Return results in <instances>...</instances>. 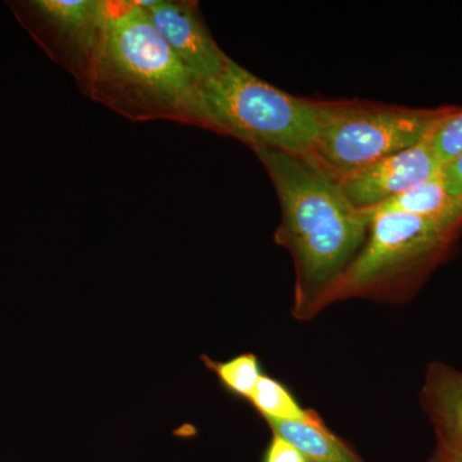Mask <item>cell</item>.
<instances>
[{"label":"cell","instance_id":"obj_15","mask_svg":"<svg viewBox=\"0 0 462 462\" xmlns=\"http://www.w3.org/2000/svg\"><path fill=\"white\" fill-rule=\"evenodd\" d=\"M447 190L462 216V153L443 167Z\"/></svg>","mask_w":462,"mask_h":462},{"label":"cell","instance_id":"obj_7","mask_svg":"<svg viewBox=\"0 0 462 462\" xmlns=\"http://www.w3.org/2000/svg\"><path fill=\"white\" fill-rule=\"evenodd\" d=\"M197 83L220 75L227 57L207 29L194 3L135 0Z\"/></svg>","mask_w":462,"mask_h":462},{"label":"cell","instance_id":"obj_13","mask_svg":"<svg viewBox=\"0 0 462 462\" xmlns=\"http://www.w3.org/2000/svg\"><path fill=\"white\" fill-rule=\"evenodd\" d=\"M202 358L206 366L218 376L225 388L245 400L251 398L258 380L263 375L260 361L254 354L236 356L224 363H217L207 356H203Z\"/></svg>","mask_w":462,"mask_h":462},{"label":"cell","instance_id":"obj_3","mask_svg":"<svg viewBox=\"0 0 462 462\" xmlns=\"http://www.w3.org/2000/svg\"><path fill=\"white\" fill-rule=\"evenodd\" d=\"M206 129L252 149L310 154L320 130L319 100L300 98L261 80L236 60L199 85Z\"/></svg>","mask_w":462,"mask_h":462},{"label":"cell","instance_id":"obj_8","mask_svg":"<svg viewBox=\"0 0 462 462\" xmlns=\"http://www.w3.org/2000/svg\"><path fill=\"white\" fill-rule=\"evenodd\" d=\"M443 167L428 135L413 147L382 158L339 181L352 205L369 209L430 180Z\"/></svg>","mask_w":462,"mask_h":462},{"label":"cell","instance_id":"obj_9","mask_svg":"<svg viewBox=\"0 0 462 462\" xmlns=\"http://www.w3.org/2000/svg\"><path fill=\"white\" fill-rule=\"evenodd\" d=\"M421 403L436 428L438 449L462 460V373L446 365H431Z\"/></svg>","mask_w":462,"mask_h":462},{"label":"cell","instance_id":"obj_11","mask_svg":"<svg viewBox=\"0 0 462 462\" xmlns=\"http://www.w3.org/2000/svg\"><path fill=\"white\" fill-rule=\"evenodd\" d=\"M275 436L296 447L307 462H363L328 428L315 421L266 420Z\"/></svg>","mask_w":462,"mask_h":462},{"label":"cell","instance_id":"obj_12","mask_svg":"<svg viewBox=\"0 0 462 462\" xmlns=\"http://www.w3.org/2000/svg\"><path fill=\"white\" fill-rule=\"evenodd\" d=\"M264 420L315 421L319 416L305 411L282 383L263 375L249 398Z\"/></svg>","mask_w":462,"mask_h":462},{"label":"cell","instance_id":"obj_6","mask_svg":"<svg viewBox=\"0 0 462 462\" xmlns=\"http://www.w3.org/2000/svg\"><path fill=\"white\" fill-rule=\"evenodd\" d=\"M21 9L23 25L36 42L83 88L107 20L109 2L32 0Z\"/></svg>","mask_w":462,"mask_h":462},{"label":"cell","instance_id":"obj_5","mask_svg":"<svg viewBox=\"0 0 462 462\" xmlns=\"http://www.w3.org/2000/svg\"><path fill=\"white\" fill-rule=\"evenodd\" d=\"M366 240L338 279L311 307L360 296L383 282L418 272L442 256L461 227L397 212L369 216Z\"/></svg>","mask_w":462,"mask_h":462},{"label":"cell","instance_id":"obj_4","mask_svg":"<svg viewBox=\"0 0 462 462\" xmlns=\"http://www.w3.org/2000/svg\"><path fill=\"white\" fill-rule=\"evenodd\" d=\"M319 109L320 130L310 156L340 180L424 141L455 107L319 100Z\"/></svg>","mask_w":462,"mask_h":462},{"label":"cell","instance_id":"obj_1","mask_svg":"<svg viewBox=\"0 0 462 462\" xmlns=\"http://www.w3.org/2000/svg\"><path fill=\"white\" fill-rule=\"evenodd\" d=\"M269 173L282 207L276 242L296 264V306L310 314L322 291L338 279L363 247L370 220L352 205L339 179L310 156L254 149Z\"/></svg>","mask_w":462,"mask_h":462},{"label":"cell","instance_id":"obj_10","mask_svg":"<svg viewBox=\"0 0 462 462\" xmlns=\"http://www.w3.org/2000/svg\"><path fill=\"white\" fill-rule=\"evenodd\" d=\"M363 211L367 217L375 214L397 212L462 227V216L458 214L454 200L447 190L443 170L412 189L403 191L393 199Z\"/></svg>","mask_w":462,"mask_h":462},{"label":"cell","instance_id":"obj_14","mask_svg":"<svg viewBox=\"0 0 462 462\" xmlns=\"http://www.w3.org/2000/svg\"><path fill=\"white\" fill-rule=\"evenodd\" d=\"M430 142L445 166L462 153V107H455L434 127Z\"/></svg>","mask_w":462,"mask_h":462},{"label":"cell","instance_id":"obj_2","mask_svg":"<svg viewBox=\"0 0 462 462\" xmlns=\"http://www.w3.org/2000/svg\"><path fill=\"white\" fill-rule=\"evenodd\" d=\"M83 90L133 121L205 127L199 84L135 0L109 2Z\"/></svg>","mask_w":462,"mask_h":462},{"label":"cell","instance_id":"obj_17","mask_svg":"<svg viewBox=\"0 0 462 462\" xmlns=\"http://www.w3.org/2000/svg\"><path fill=\"white\" fill-rule=\"evenodd\" d=\"M431 462H462V460H460V458L454 457V456L447 455L445 452L438 449L436 457H434Z\"/></svg>","mask_w":462,"mask_h":462},{"label":"cell","instance_id":"obj_16","mask_svg":"<svg viewBox=\"0 0 462 462\" xmlns=\"http://www.w3.org/2000/svg\"><path fill=\"white\" fill-rule=\"evenodd\" d=\"M263 462H307L300 451L285 440L284 438L275 436L264 454Z\"/></svg>","mask_w":462,"mask_h":462}]
</instances>
